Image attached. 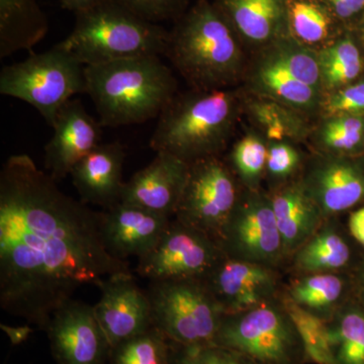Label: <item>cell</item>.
I'll list each match as a JSON object with an SVG mask.
<instances>
[{
  "mask_svg": "<svg viewBox=\"0 0 364 364\" xmlns=\"http://www.w3.org/2000/svg\"><path fill=\"white\" fill-rule=\"evenodd\" d=\"M56 182L28 154L0 172V306L43 331L80 287L131 272L105 248L100 212Z\"/></svg>",
  "mask_w": 364,
  "mask_h": 364,
  "instance_id": "cell-1",
  "label": "cell"
},
{
  "mask_svg": "<svg viewBox=\"0 0 364 364\" xmlns=\"http://www.w3.org/2000/svg\"><path fill=\"white\" fill-rule=\"evenodd\" d=\"M86 92L102 127L131 126L158 119L176 95L177 83L159 56L85 66Z\"/></svg>",
  "mask_w": 364,
  "mask_h": 364,
  "instance_id": "cell-2",
  "label": "cell"
},
{
  "mask_svg": "<svg viewBox=\"0 0 364 364\" xmlns=\"http://www.w3.org/2000/svg\"><path fill=\"white\" fill-rule=\"evenodd\" d=\"M165 55L196 90H222L243 70L238 33L218 4L208 0L179 18Z\"/></svg>",
  "mask_w": 364,
  "mask_h": 364,
  "instance_id": "cell-3",
  "label": "cell"
},
{
  "mask_svg": "<svg viewBox=\"0 0 364 364\" xmlns=\"http://www.w3.org/2000/svg\"><path fill=\"white\" fill-rule=\"evenodd\" d=\"M238 109L236 95L225 88L176 95L158 117L150 147L188 164L218 157L234 130Z\"/></svg>",
  "mask_w": 364,
  "mask_h": 364,
  "instance_id": "cell-4",
  "label": "cell"
},
{
  "mask_svg": "<svg viewBox=\"0 0 364 364\" xmlns=\"http://www.w3.org/2000/svg\"><path fill=\"white\" fill-rule=\"evenodd\" d=\"M170 33L117 0H98L75 13L70 35L59 44L83 66L165 55Z\"/></svg>",
  "mask_w": 364,
  "mask_h": 364,
  "instance_id": "cell-5",
  "label": "cell"
},
{
  "mask_svg": "<svg viewBox=\"0 0 364 364\" xmlns=\"http://www.w3.org/2000/svg\"><path fill=\"white\" fill-rule=\"evenodd\" d=\"M86 92L85 66L61 45L4 67L0 93L23 100L53 127L60 109Z\"/></svg>",
  "mask_w": 364,
  "mask_h": 364,
  "instance_id": "cell-6",
  "label": "cell"
},
{
  "mask_svg": "<svg viewBox=\"0 0 364 364\" xmlns=\"http://www.w3.org/2000/svg\"><path fill=\"white\" fill-rule=\"evenodd\" d=\"M153 326L179 346L214 343L224 312L200 277L149 282Z\"/></svg>",
  "mask_w": 364,
  "mask_h": 364,
  "instance_id": "cell-7",
  "label": "cell"
},
{
  "mask_svg": "<svg viewBox=\"0 0 364 364\" xmlns=\"http://www.w3.org/2000/svg\"><path fill=\"white\" fill-rule=\"evenodd\" d=\"M214 344L243 354L257 364H305L303 342L284 304L274 301L240 313L226 314Z\"/></svg>",
  "mask_w": 364,
  "mask_h": 364,
  "instance_id": "cell-8",
  "label": "cell"
},
{
  "mask_svg": "<svg viewBox=\"0 0 364 364\" xmlns=\"http://www.w3.org/2000/svg\"><path fill=\"white\" fill-rule=\"evenodd\" d=\"M240 196L231 170L219 157L189 164L186 188L177 207V221L217 241Z\"/></svg>",
  "mask_w": 364,
  "mask_h": 364,
  "instance_id": "cell-9",
  "label": "cell"
},
{
  "mask_svg": "<svg viewBox=\"0 0 364 364\" xmlns=\"http://www.w3.org/2000/svg\"><path fill=\"white\" fill-rule=\"evenodd\" d=\"M224 255L213 237L174 220L156 246L139 258L136 272L149 282L203 279Z\"/></svg>",
  "mask_w": 364,
  "mask_h": 364,
  "instance_id": "cell-10",
  "label": "cell"
},
{
  "mask_svg": "<svg viewBox=\"0 0 364 364\" xmlns=\"http://www.w3.org/2000/svg\"><path fill=\"white\" fill-rule=\"evenodd\" d=\"M217 242L227 257L270 267L286 255L272 198L258 193L239 198Z\"/></svg>",
  "mask_w": 364,
  "mask_h": 364,
  "instance_id": "cell-11",
  "label": "cell"
},
{
  "mask_svg": "<svg viewBox=\"0 0 364 364\" xmlns=\"http://www.w3.org/2000/svg\"><path fill=\"white\" fill-rule=\"evenodd\" d=\"M57 364H107L112 345L93 306L69 299L53 314L47 329Z\"/></svg>",
  "mask_w": 364,
  "mask_h": 364,
  "instance_id": "cell-12",
  "label": "cell"
},
{
  "mask_svg": "<svg viewBox=\"0 0 364 364\" xmlns=\"http://www.w3.org/2000/svg\"><path fill=\"white\" fill-rule=\"evenodd\" d=\"M97 287L100 298L93 310L112 347L154 327L147 291L138 286L133 273H117Z\"/></svg>",
  "mask_w": 364,
  "mask_h": 364,
  "instance_id": "cell-13",
  "label": "cell"
},
{
  "mask_svg": "<svg viewBox=\"0 0 364 364\" xmlns=\"http://www.w3.org/2000/svg\"><path fill=\"white\" fill-rule=\"evenodd\" d=\"M224 315L250 310L272 301L277 277L272 268L223 256L203 277Z\"/></svg>",
  "mask_w": 364,
  "mask_h": 364,
  "instance_id": "cell-14",
  "label": "cell"
},
{
  "mask_svg": "<svg viewBox=\"0 0 364 364\" xmlns=\"http://www.w3.org/2000/svg\"><path fill=\"white\" fill-rule=\"evenodd\" d=\"M170 217L117 203L100 212V229L107 250L117 259L141 258L156 246Z\"/></svg>",
  "mask_w": 364,
  "mask_h": 364,
  "instance_id": "cell-15",
  "label": "cell"
},
{
  "mask_svg": "<svg viewBox=\"0 0 364 364\" xmlns=\"http://www.w3.org/2000/svg\"><path fill=\"white\" fill-rule=\"evenodd\" d=\"M52 128L54 133L45 146L46 172L59 181L102 144V124L88 114L80 100H71L60 109Z\"/></svg>",
  "mask_w": 364,
  "mask_h": 364,
  "instance_id": "cell-16",
  "label": "cell"
},
{
  "mask_svg": "<svg viewBox=\"0 0 364 364\" xmlns=\"http://www.w3.org/2000/svg\"><path fill=\"white\" fill-rule=\"evenodd\" d=\"M188 172V163L157 152L149 165L124 182L121 202L171 217L181 202Z\"/></svg>",
  "mask_w": 364,
  "mask_h": 364,
  "instance_id": "cell-17",
  "label": "cell"
},
{
  "mask_svg": "<svg viewBox=\"0 0 364 364\" xmlns=\"http://www.w3.org/2000/svg\"><path fill=\"white\" fill-rule=\"evenodd\" d=\"M124 160L126 151L119 142L100 144L83 157L70 173L81 202L102 210L121 202Z\"/></svg>",
  "mask_w": 364,
  "mask_h": 364,
  "instance_id": "cell-18",
  "label": "cell"
},
{
  "mask_svg": "<svg viewBox=\"0 0 364 364\" xmlns=\"http://www.w3.org/2000/svg\"><path fill=\"white\" fill-rule=\"evenodd\" d=\"M303 183L324 218L344 212L364 198V170L343 158L321 160Z\"/></svg>",
  "mask_w": 364,
  "mask_h": 364,
  "instance_id": "cell-19",
  "label": "cell"
},
{
  "mask_svg": "<svg viewBox=\"0 0 364 364\" xmlns=\"http://www.w3.org/2000/svg\"><path fill=\"white\" fill-rule=\"evenodd\" d=\"M272 202L284 254L296 252L320 229L324 217L303 182L280 188Z\"/></svg>",
  "mask_w": 364,
  "mask_h": 364,
  "instance_id": "cell-20",
  "label": "cell"
},
{
  "mask_svg": "<svg viewBox=\"0 0 364 364\" xmlns=\"http://www.w3.org/2000/svg\"><path fill=\"white\" fill-rule=\"evenodd\" d=\"M234 30L243 39L267 44L289 28L287 0H218Z\"/></svg>",
  "mask_w": 364,
  "mask_h": 364,
  "instance_id": "cell-21",
  "label": "cell"
},
{
  "mask_svg": "<svg viewBox=\"0 0 364 364\" xmlns=\"http://www.w3.org/2000/svg\"><path fill=\"white\" fill-rule=\"evenodd\" d=\"M48 30L49 23L38 0H0V58L31 51Z\"/></svg>",
  "mask_w": 364,
  "mask_h": 364,
  "instance_id": "cell-22",
  "label": "cell"
},
{
  "mask_svg": "<svg viewBox=\"0 0 364 364\" xmlns=\"http://www.w3.org/2000/svg\"><path fill=\"white\" fill-rule=\"evenodd\" d=\"M252 81L261 95L296 111H312L320 102L321 91L294 77L268 51L256 64Z\"/></svg>",
  "mask_w": 364,
  "mask_h": 364,
  "instance_id": "cell-23",
  "label": "cell"
},
{
  "mask_svg": "<svg viewBox=\"0 0 364 364\" xmlns=\"http://www.w3.org/2000/svg\"><path fill=\"white\" fill-rule=\"evenodd\" d=\"M349 259L350 249L344 239L331 228H324L296 251L294 267L309 274L333 272L344 267Z\"/></svg>",
  "mask_w": 364,
  "mask_h": 364,
  "instance_id": "cell-24",
  "label": "cell"
},
{
  "mask_svg": "<svg viewBox=\"0 0 364 364\" xmlns=\"http://www.w3.org/2000/svg\"><path fill=\"white\" fill-rule=\"evenodd\" d=\"M323 88L337 90L349 85L363 70L358 46L348 37L342 38L318 52Z\"/></svg>",
  "mask_w": 364,
  "mask_h": 364,
  "instance_id": "cell-25",
  "label": "cell"
},
{
  "mask_svg": "<svg viewBox=\"0 0 364 364\" xmlns=\"http://www.w3.org/2000/svg\"><path fill=\"white\" fill-rule=\"evenodd\" d=\"M282 304L298 329L306 359L316 364H336L329 324L324 318L309 312L289 296L284 299Z\"/></svg>",
  "mask_w": 364,
  "mask_h": 364,
  "instance_id": "cell-26",
  "label": "cell"
},
{
  "mask_svg": "<svg viewBox=\"0 0 364 364\" xmlns=\"http://www.w3.org/2000/svg\"><path fill=\"white\" fill-rule=\"evenodd\" d=\"M249 109L254 121L272 142H282L286 139L299 140L306 135L308 127L305 119L291 107L264 98L254 100Z\"/></svg>",
  "mask_w": 364,
  "mask_h": 364,
  "instance_id": "cell-27",
  "label": "cell"
},
{
  "mask_svg": "<svg viewBox=\"0 0 364 364\" xmlns=\"http://www.w3.org/2000/svg\"><path fill=\"white\" fill-rule=\"evenodd\" d=\"M287 23L301 44L317 45L331 33L332 13L321 0H287Z\"/></svg>",
  "mask_w": 364,
  "mask_h": 364,
  "instance_id": "cell-28",
  "label": "cell"
},
{
  "mask_svg": "<svg viewBox=\"0 0 364 364\" xmlns=\"http://www.w3.org/2000/svg\"><path fill=\"white\" fill-rule=\"evenodd\" d=\"M343 291V280L334 273H314L296 280L289 289V296L309 312L322 318L321 315L329 313L338 303Z\"/></svg>",
  "mask_w": 364,
  "mask_h": 364,
  "instance_id": "cell-29",
  "label": "cell"
},
{
  "mask_svg": "<svg viewBox=\"0 0 364 364\" xmlns=\"http://www.w3.org/2000/svg\"><path fill=\"white\" fill-rule=\"evenodd\" d=\"M107 364H172V343L153 327L112 346Z\"/></svg>",
  "mask_w": 364,
  "mask_h": 364,
  "instance_id": "cell-30",
  "label": "cell"
},
{
  "mask_svg": "<svg viewBox=\"0 0 364 364\" xmlns=\"http://www.w3.org/2000/svg\"><path fill=\"white\" fill-rule=\"evenodd\" d=\"M268 52L301 82L322 91L318 52L306 48L296 40L286 38L273 42Z\"/></svg>",
  "mask_w": 364,
  "mask_h": 364,
  "instance_id": "cell-31",
  "label": "cell"
},
{
  "mask_svg": "<svg viewBox=\"0 0 364 364\" xmlns=\"http://www.w3.org/2000/svg\"><path fill=\"white\" fill-rule=\"evenodd\" d=\"M336 364H364V315L349 311L329 325Z\"/></svg>",
  "mask_w": 364,
  "mask_h": 364,
  "instance_id": "cell-32",
  "label": "cell"
},
{
  "mask_svg": "<svg viewBox=\"0 0 364 364\" xmlns=\"http://www.w3.org/2000/svg\"><path fill=\"white\" fill-rule=\"evenodd\" d=\"M318 136L322 147L330 152L353 151L364 138V117L352 114L328 117Z\"/></svg>",
  "mask_w": 364,
  "mask_h": 364,
  "instance_id": "cell-33",
  "label": "cell"
},
{
  "mask_svg": "<svg viewBox=\"0 0 364 364\" xmlns=\"http://www.w3.org/2000/svg\"><path fill=\"white\" fill-rule=\"evenodd\" d=\"M231 160L242 181L248 186H255L267 168V146L258 136H245L234 146Z\"/></svg>",
  "mask_w": 364,
  "mask_h": 364,
  "instance_id": "cell-34",
  "label": "cell"
},
{
  "mask_svg": "<svg viewBox=\"0 0 364 364\" xmlns=\"http://www.w3.org/2000/svg\"><path fill=\"white\" fill-rule=\"evenodd\" d=\"M172 364H257L243 354L210 343L179 346L172 343Z\"/></svg>",
  "mask_w": 364,
  "mask_h": 364,
  "instance_id": "cell-35",
  "label": "cell"
},
{
  "mask_svg": "<svg viewBox=\"0 0 364 364\" xmlns=\"http://www.w3.org/2000/svg\"><path fill=\"white\" fill-rule=\"evenodd\" d=\"M327 117L361 116L364 112V82L346 85L334 90L324 102Z\"/></svg>",
  "mask_w": 364,
  "mask_h": 364,
  "instance_id": "cell-36",
  "label": "cell"
},
{
  "mask_svg": "<svg viewBox=\"0 0 364 364\" xmlns=\"http://www.w3.org/2000/svg\"><path fill=\"white\" fill-rule=\"evenodd\" d=\"M146 20L159 21L173 18L181 11L184 0H117Z\"/></svg>",
  "mask_w": 364,
  "mask_h": 364,
  "instance_id": "cell-37",
  "label": "cell"
},
{
  "mask_svg": "<svg viewBox=\"0 0 364 364\" xmlns=\"http://www.w3.org/2000/svg\"><path fill=\"white\" fill-rule=\"evenodd\" d=\"M299 154L291 144L272 142L267 148V168L272 176L286 177L291 176L299 164Z\"/></svg>",
  "mask_w": 364,
  "mask_h": 364,
  "instance_id": "cell-38",
  "label": "cell"
},
{
  "mask_svg": "<svg viewBox=\"0 0 364 364\" xmlns=\"http://www.w3.org/2000/svg\"><path fill=\"white\" fill-rule=\"evenodd\" d=\"M333 16L348 20L364 9V0H321Z\"/></svg>",
  "mask_w": 364,
  "mask_h": 364,
  "instance_id": "cell-39",
  "label": "cell"
},
{
  "mask_svg": "<svg viewBox=\"0 0 364 364\" xmlns=\"http://www.w3.org/2000/svg\"><path fill=\"white\" fill-rule=\"evenodd\" d=\"M349 230L354 238L364 247V208L356 210L349 218Z\"/></svg>",
  "mask_w": 364,
  "mask_h": 364,
  "instance_id": "cell-40",
  "label": "cell"
},
{
  "mask_svg": "<svg viewBox=\"0 0 364 364\" xmlns=\"http://www.w3.org/2000/svg\"><path fill=\"white\" fill-rule=\"evenodd\" d=\"M1 329L6 332L13 345L23 343L33 332L32 328L28 325L21 326V327H9V326L1 324Z\"/></svg>",
  "mask_w": 364,
  "mask_h": 364,
  "instance_id": "cell-41",
  "label": "cell"
},
{
  "mask_svg": "<svg viewBox=\"0 0 364 364\" xmlns=\"http://www.w3.org/2000/svg\"><path fill=\"white\" fill-rule=\"evenodd\" d=\"M98 0H60L61 6L67 11H73L74 14L85 9L86 7L90 6L91 4H95Z\"/></svg>",
  "mask_w": 364,
  "mask_h": 364,
  "instance_id": "cell-42",
  "label": "cell"
},
{
  "mask_svg": "<svg viewBox=\"0 0 364 364\" xmlns=\"http://www.w3.org/2000/svg\"><path fill=\"white\" fill-rule=\"evenodd\" d=\"M363 280H364V277H363Z\"/></svg>",
  "mask_w": 364,
  "mask_h": 364,
  "instance_id": "cell-43",
  "label": "cell"
},
{
  "mask_svg": "<svg viewBox=\"0 0 364 364\" xmlns=\"http://www.w3.org/2000/svg\"><path fill=\"white\" fill-rule=\"evenodd\" d=\"M217 1H218V0H217Z\"/></svg>",
  "mask_w": 364,
  "mask_h": 364,
  "instance_id": "cell-44",
  "label": "cell"
}]
</instances>
